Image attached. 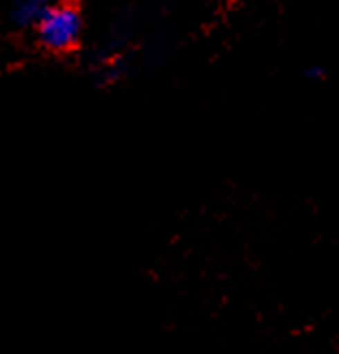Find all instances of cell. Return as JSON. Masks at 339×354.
Returning <instances> with one entry per match:
<instances>
[{
  "label": "cell",
  "instance_id": "obj_3",
  "mask_svg": "<svg viewBox=\"0 0 339 354\" xmlns=\"http://www.w3.org/2000/svg\"><path fill=\"white\" fill-rule=\"evenodd\" d=\"M30 3H37V5H44V7H50V0H30Z\"/></svg>",
  "mask_w": 339,
  "mask_h": 354
},
{
  "label": "cell",
  "instance_id": "obj_2",
  "mask_svg": "<svg viewBox=\"0 0 339 354\" xmlns=\"http://www.w3.org/2000/svg\"><path fill=\"white\" fill-rule=\"evenodd\" d=\"M307 76H309L311 80H322V78H324V67H309Z\"/></svg>",
  "mask_w": 339,
  "mask_h": 354
},
{
  "label": "cell",
  "instance_id": "obj_1",
  "mask_svg": "<svg viewBox=\"0 0 339 354\" xmlns=\"http://www.w3.org/2000/svg\"><path fill=\"white\" fill-rule=\"evenodd\" d=\"M37 35L39 41L55 52H65L74 48L82 32V15L74 5H50L39 17Z\"/></svg>",
  "mask_w": 339,
  "mask_h": 354
}]
</instances>
